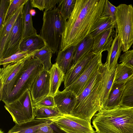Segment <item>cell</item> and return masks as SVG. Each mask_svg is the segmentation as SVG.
Here are the masks:
<instances>
[{"mask_svg":"<svg viewBox=\"0 0 133 133\" xmlns=\"http://www.w3.org/2000/svg\"><path fill=\"white\" fill-rule=\"evenodd\" d=\"M0 133H4L3 132L1 129L0 130Z\"/></svg>","mask_w":133,"mask_h":133,"instance_id":"obj_41","label":"cell"},{"mask_svg":"<svg viewBox=\"0 0 133 133\" xmlns=\"http://www.w3.org/2000/svg\"><path fill=\"white\" fill-rule=\"evenodd\" d=\"M50 73L49 71L43 69L35 78L29 90L33 106L49 95Z\"/></svg>","mask_w":133,"mask_h":133,"instance_id":"obj_12","label":"cell"},{"mask_svg":"<svg viewBox=\"0 0 133 133\" xmlns=\"http://www.w3.org/2000/svg\"><path fill=\"white\" fill-rule=\"evenodd\" d=\"M52 54V51L45 46L37 51L34 56L40 61L43 69L48 71L52 65L51 62Z\"/></svg>","mask_w":133,"mask_h":133,"instance_id":"obj_30","label":"cell"},{"mask_svg":"<svg viewBox=\"0 0 133 133\" xmlns=\"http://www.w3.org/2000/svg\"><path fill=\"white\" fill-rule=\"evenodd\" d=\"M45 46L44 42L39 35H31L23 38L20 44L19 50L28 51L31 53Z\"/></svg>","mask_w":133,"mask_h":133,"instance_id":"obj_21","label":"cell"},{"mask_svg":"<svg viewBox=\"0 0 133 133\" xmlns=\"http://www.w3.org/2000/svg\"><path fill=\"white\" fill-rule=\"evenodd\" d=\"M94 38L88 36L75 46L72 66L88 53L91 51Z\"/></svg>","mask_w":133,"mask_h":133,"instance_id":"obj_25","label":"cell"},{"mask_svg":"<svg viewBox=\"0 0 133 133\" xmlns=\"http://www.w3.org/2000/svg\"><path fill=\"white\" fill-rule=\"evenodd\" d=\"M50 73L49 95L54 97L59 90V89L63 81L65 74L55 63L49 70Z\"/></svg>","mask_w":133,"mask_h":133,"instance_id":"obj_19","label":"cell"},{"mask_svg":"<svg viewBox=\"0 0 133 133\" xmlns=\"http://www.w3.org/2000/svg\"><path fill=\"white\" fill-rule=\"evenodd\" d=\"M49 120L35 118L15 125L7 133H34L41 127L49 124Z\"/></svg>","mask_w":133,"mask_h":133,"instance_id":"obj_17","label":"cell"},{"mask_svg":"<svg viewBox=\"0 0 133 133\" xmlns=\"http://www.w3.org/2000/svg\"><path fill=\"white\" fill-rule=\"evenodd\" d=\"M40 61L34 57L25 62L20 75L8 99L4 103H11L18 99L27 89L43 69Z\"/></svg>","mask_w":133,"mask_h":133,"instance_id":"obj_5","label":"cell"},{"mask_svg":"<svg viewBox=\"0 0 133 133\" xmlns=\"http://www.w3.org/2000/svg\"><path fill=\"white\" fill-rule=\"evenodd\" d=\"M132 50H133V44H132Z\"/></svg>","mask_w":133,"mask_h":133,"instance_id":"obj_42","label":"cell"},{"mask_svg":"<svg viewBox=\"0 0 133 133\" xmlns=\"http://www.w3.org/2000/svg\"><path fill=\"white\" fill-rule=\"evenodd\" d=\"M116 28V21L110 17L101 16L95 22L88 36L94 38L108 29Z\"/></svg>","mask_w":133,"mask_h":133,"instance_id":"obj_20","label":"cell"},{"mask_svg":"<svg viewBox=\"0 0 133 133\" xmlns=\"http://www.w3.org/2000/svg\"><path fill=\"white\" fill-rule=\"evenodd\" d=\"M76 0H59L57 8L60 15L67 21L70 16L75 7Z\"/></svg>","mask_w":133,"mask_h":133,"instance_id":"obj_31","label":"cell"},{"mask_svg":"<svg viewBox=\"0 0 133 133\" xmlns=\"http://www.w3.org/2000/svg\"><path fill=\"white\" fill-rule=\"evenodd\" d=\"M10 3V0H1L0 4V30L3 26L5 16Z\"/></svg>","mask_w":133,"mask_h":133,"instance_id":"obj_38","label":"cell"},{"mask_svg":"<svg viewBox=\"0 0 133 133\" xmlns=\"http://www.w3.org/2000/svg\"><path fill=\"white\" fill-rule=\"evenodd\" d=\"M122 51V42L119 36L116 31L115 36L110 48L108 51L105 63L108 71H112L116 69L118 64V59Z\"/></svg>","mask_w":133,"mask_h":133,"instance_id":"obj_16","label":"cell"},{"mask_svg":"<svg viewBox=\"0 0 133 133\" xmlns=\"http://www.w3.org/2000/svg\"><path fill=\"white\" fill-rule=\"evenodd\" d=\"M30 54L28 51L19 50L8 57L0 60V64L3 65V67H5L10 64L18 61Z\"/></svg>","mask_w":133,"mask_h":133,"instance_id":"obj_34","label":"cell"},{"mask_svg":"<svg viewBox=\"0 0 133 133\" xmlns=\"http://www.w3.org/2000/svg\"><path fill=\"white\" fill-rule=\"evenodd\" d=\"M96 54L92 51L90 52L71 67L64 77V88L71 85L79 77Z\"/></svg>","mask_w":133,"mask_h":133,"instance_id":"obj_14","label":"cell"},{"mask_svg":"<svg viewBox=\"0 0 133 133\" xmlns=\"http://www.w3.org/2000/svg\"><path fill=\"white\" fill-rule=\"evenodd\" d=\"M116 7L113 5L108 1L105 0L101 16H108L116 21L115 14Z\"/></svg>","mask_w":133,"mask_h":133,"instance_id":"obj_36","label":"cell"},{"mask_svg":"<svg viewBox=\"0 0 133 133\" xmlns=\"http://www.w3.org/2000/svg\"><path fill=\"white\" fill-rule=\"evenodd\" d=\"M125 83L113 84L108 100L103 109H111L120 105Z\"/></svg>","mask_w":133,"mask_h":133,"instance_id":"obj_23","label":"cell"},{"mask_svg":"<svg viewBox=\"0 0 133 133\" xmlns=\"http://www.w3.org/2000/svg\"><path fill=\"white\" fill-rule=\"evenodd\" d=\"M42 107H56L54 97L49 95L34 106V108Z\"/></svg>","mask_w":133,"mask_h":133,"instance_id":"obj_37","label":"cell"},{"mask_svg":"<svg viewBox=\"0 0 133 133\" xmlns=\"http://www.w3.org/2000/svg\"><path fill=\"white\" fill-rule=\"evenodd\" d=\"M104 65V82L103 93V97L101 104L102 109L105 107L108 99L109 94L113 84L116 69L109 71L108 70L107 64Z\"/></svg>","mask_w":133,"mask_h":133,"instance_id":"obj_26","label":"cell"},{"mask_svg":"<svg viewBox=\"0 0 133 133\" xmlns=\"http://www.w3.org/2000/svg\"><path fill=\"white\" fill-rule=\"evenodd\" d=\"M24 4L18 8L8 21L3 24L0 30V55L1 54L3 51L7 38L17 17L22 11Z\"/></svg>","mask_w":133,"mask_h":133,"instance_id":"obj_24","label":"cell"},{"mask_svg":"<svg viewBox=\"0 0 133 133\" xmlns=\"http://www.w3.org/2000/svg\"><path fill=\"white\" fill-rule=\"evenodd\" d=\"M97 133H133V107L102 109L92 118Z\"/></svg>","mask_w":133,"mask_h":133,"instance_id":"obj_3","label":"cell"},{"mask_svg":"<svg viewBox=\"0 0 133 133\" xmlns=\"http://www.w3.org/2000/svg\"><path fill=\"white\" fill-rule=\"evenodd\" d=\"M133 76V70L121 63L116 67L113 84L125 83Z\"/></svg>","mask_w":133,"mask_h":133,"instance_id":"obj_27","label":"cell"},{"mask_svg":"<svg viewBox=\"0 0 133 133\" xmlns=\"http://www.w3.org/2000/svg\"></svg>","mask_w":133,"mask_h":133,"instance_id":"obj_43","label":"cell"},{"mask_svg":"<svg viewBox=\"0 0 133 133\" xmlns=\"http://www.w3.org/2000/svg\"><path fill=\"white\" fill-rule=\"evenodd\" d=\"M120 105L125 107H133V76L125 84Z\"/></svg>","mask_w":133,"mask_h":133,"instance_id":"obj_28","label":"cell"},{"mask_svg":"<svg viewBox=\"0 0 133 133\" xmlns=\"http://www.w3.org/2000/svg\"><path fill=\"white\" fill-rule=\"evenodd\" d=\"M4 107L11 116L15 124L35 118L33 103L29 89H27L16 100L5 104Z\"/></svg>","mask_w":133,"mask_h":133,"instance_id":"obj_8","label":"cell"},{"mask_svg":"<svg viewBox=\"0 0 133 133\" xmlns=\"http://www.w3.org/2000/svg\"><path fill=\"white\" fill-rule=\"evenodd\" d=\"M104 82V70L102 63L78 97L77 105L71 115L86 120L91 123L94 115L102 109Z\"/></svg>","mask_w":133,"mask_h":133,"instance_id":"obj_2","label":"cell"},{"mask_svg":"<svg viewBox=\"0 0 133 133\" xmlns=\"http://www.w3.org/2000/svg\"><path fill=\"white\" fill-rule=\"evenodd\" d=\"M102 52L96 54L79 77L64 90L72 91L78 97L87 85L93 74L102 64Z\"/></svg>","mask_w":133,"mask_h":133,"instance_id":"obj_11","label":"cell"},{"mask_svg":"<svg viewBox=\"0 0 133 133\" xmlns=\"http://www.w3.org/2000/svg\"><path fill=\"white\" fill-rule=\"evenodd\" d=\"M133 70V50H128L124 52L119 57V63Z\"/></svg>","mask_w":133,"mask_h":133,"instance_id":"obj_35","label":"cell"},{"mask_svg":"<svg viewBox=\"0 0 133 133\" xmlns=\"http://www.w3.org/2000/svg\"><path fill=\"white\" fill-rule=\"evenodd\" d=\"M116 31L114 28L108 29L94 38L91 51L97 54L103 51H109L115 37Z\"/></svg>","mask_w":133,"mask_h":133,"instance_id":"obj_15","label":"cell"},{"mask_svg":"<svg viewBox=\"0 0 133 133\" xmlns=\"http://www.w3.org/2000/svg\"><path fill=\"white\" fill-rule=\"evenodd\" d=\"M75 48L71 46L58 53L56 63L65 75L72 65Z\"/></svg>","mask_w":133,"mask_h":133,"instance_id":"obj_22","label":"cell"},{"mask_svg":"<svg viewBox=\"0 0 133 133\" xmlns=\"http://www.w3.org/2000/svg\"><path fill=\"white\" fill-rule=\"evenodd\" d=\"M30 13L32 16H34L36 14V12L35 10L34 9H32L30 10Z\"/></svg>","mask_w":133,"mask_h":133,"instance_id":"obj_40","label":"cell"},{"mask_svg":"<svg viewBox=\"0 0 133 133\" xmlns=\"http://www.w3.org/2000/svg\"><path fill=\"white\" fill-rule=\"evenodd\" d=\"M34 109L35 119L48 120L63 114L56 107H42Z\"/></svg>","mask_w":133,"mask_h":133,"instance_id":"obj_29","label":"cell"},{"mask_svg":"<svg viewBox=\"0 0 133 133\" xmlns=\"http://www.w3.org/2000/svg\"><path fill=\"white\" fill-rule=\"evenodd\" d=\"M35 51L18 62L12 63L0 69V100L4 103L9 98L20 76L25 61L34 57Z\"/></svg>","mask_w":133,"mask_h":133,"instance_id":"obj_7","label":"cell"},{"mask_svg":"<svg viewBox=\"0 0 133 133\" xmlns=\"http://www.w3.org/2000/svg\"><path fill=\"white\" fill-rule=\"evenodd\" d=\"M51 122L49 124L41 127L34 133H54L52 128L49 125Z\"/></svg>","mask_w":133,"mask_h":133,"instance_id":"obj_39","label":"cell"},{"mask_svg":"<svg viewBox=\"0 0 133 133\" xmlns=\"http://www.w3.org/2000/svg\"><path fill=\"white\" fill-rule=\"evenodd\" d=\"M28 1V0H10V4L5 16L3 24L8 21L18 8L24 4Z\"/></svg>","mask_w":133,"mask_h":133,"instance_id":"obj_33","label":"cell"},{"mask_svg":"<svg viewBox=\"0 0 133 133\" xmlns=\"http://www.w3.org/2000/svg\"><path fill=\"white\" fill-rule=\"evenodd\" d=\"M48 120L66 133H97L88 121L71 115L63 114Z\"/></svg>","mask_w":133,"mask_h":133,"instance_id":"obj_9","label":"cell"},{"mask_svg":"<svg viewBox=\"0 0 133 133\" xmlns=\"http://www.w3.org/2000/svg\"><path fill=\"white\" fill-rule=\"evenodd\" d=\"M30 0H28L24 5L22 12L23 26V38L37 35V31L33 24L32 16L30 10L32 9Z\"/></svg>","mask_w":133,"mask_h":133,"instance_id":"obj_18","label":"cell"},{"mask_svg":"<svg viewBox=\"0 0 133 133\" xmlns=\"http://www.w3.org/2000/svg\"><path fill=\"white\" fill-rule=\"evenodd\" d=\"M105 0H76L66 21L60 51L75 46L89 34L95 22L103 12Z\"/></svg>","mask_w":133,"mask_h":133,"instance_id":"obj_1","label":"cell"},{"mask_svg":"<svg viewBox=\"0 0 133 133\" xmlns=\"http://www.w3.org/2000/svg\"><path fill=\"white\" fill-rule=\"evenodd\" d=\"M22 11L17 17L7 38L3 51L0 55V60L8 57L19 51V46L23 33Z\"/></svg>","mask_w":133,"mask_h":133,"instance_id":"obj_10","label":"cell"},{"mask_svg":"<svg viewBox=\"0 0 133 133\" xmlns=\"http://www.w3.org/2000/svg\"><path fill=\"white\" fill-rule=\"evenodd\" d=\"M59 0H30L32 7L37 8L40 10L47 11L56 8V4Z\"/></svg>","mask_w":133,"mask_h":133,"instance_id":"obj_32","label":"cell"},{"mask_svg":"<svg viewBox=\"0 0 133 133\" xmlns=\"http://www.w3.org/2000/svg\"><path fill=\"white\" fill-rule=\"evenodd\" d=\"M56 107L64 114L71 115L77 105L78 97L72 91L59 90L54 96Z\"/></svg>","mask_w":133,"mask_h":133,"instance_id":"obj_13","label":"cell"},{"mask_svg":"<svg viewBox=\"0 0 133 133\" xmlns=\"http://www.w3.org/2000/svg\"><path fill=\"white\" fill-rule=\"evenodd\" d=\"M39 36L45 46L53 54L60 51L62 35L66 21L62 17L57 7L44 11Z\"/></svg>","mask_w":133,"mask_h":133,"instance_id":"obj_4","label":"cell"},{"mask_svg":"<svg viewBox=\"0 0 133 133\" xmlns=\"http://www.w3.org/2000/svg\"><path fill=\"white\" fill-rule=\"evenodd\" d=\"M116 31L122 43V51L128 50L133 44V7L121 4L116 7Z\"/></svg>","mask_w":133,"mask_h":133,"instance_id":"obj_6","label":"cell"}]
</instances>
